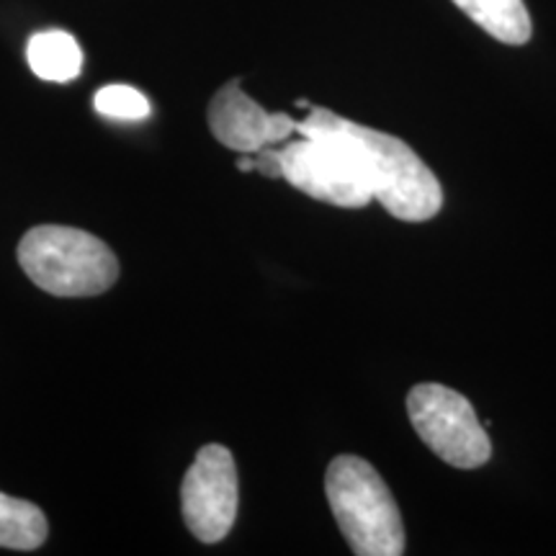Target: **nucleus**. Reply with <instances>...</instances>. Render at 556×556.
<instances>
[{"instance_id":"f03ea898","label":"nucleus","mask_w":556,"mask_h":556,"mask_svg":"<svg viewBox=\"0 0 556 556\" xmlns=\"http://www.w3.org/2000/svg\"><path fill=\"white\" fill-rule=\"evenodd\" d=\"M325 495L340 533L358 556H400L405 523L392 492L377 469L361 456L332 458L325 475Z\"/></svg>"},{"instance_id":"7ed1b4c3","label":"nucleus","mask_w":556,"mask_h":556,"mask_svg":"<svg viewBox=\"0 0 556 556\" xmlns=\"http://www.w3.org/2000/svg\"><path fill=\"white\" fill-rule=\"evenodd\" d=\"M18 263L41 291L54 296H96L119 278V261L106 242L62 225L29 229L18 242Z\"/></svg>"},{"instance_id":"f8f14e48","label":"nucleus","mask_w":556,"mask_h":556,"mask_svg":"<svg viewBox=\"0 0 556 556\" xmlns=\"http://www.w3.org/2000/svg\"><path fill=\"white\" fill-rule=\"evenodd\" d=\"M255 155V170L266 178H281V160H278V150L263 148Z\"/></svg>"},{"instance_id":"0eeeda50","label":"nucleus","mask_w":556,"mask_h":556,"mask_svg":"<svg viewBox=\"0 0 556 556\" xmlns=\"http://www.w3.org/2000/svg\"><path fill=\"white\" fill-rule=\"evenodd\" d=\"M206 119L217 142L250 155L276 142H287L291 135H296L299 124L289 114H268L240 88L238 78L214 93Z\"/></svg>"},{"instance_id":"9d476101","label":"nucleus","mask_w":556,"mask_h":556,"mask_svg":"<svg viewBox=\"0 0 556 556\" xmlns=\"http://www.w3.org/2000/svg\"><path fill=\"white\" fill-rule=\"evenodd\" d=\"M47 533H50V526L39 505L0 492V548L34 552L45 544Z\"/></svg>"},{"instance_id":"f257e3e1","label":"nucleus","mask_w":556,"mask_h":556,"mask_svg":"<svg viewBox=\"0 0 556 556\" xmlns=\"http://www.w3.org/2000/svg\"><path fill=\"white\" fill-rule=\"evenodd\" d=\"M296 135L328 137L356 157L371 197L402 222H428L443 206V189L420 155L387 131L348 122L336 111L309 106L307 119L296 124Z\"/></svg>"},{"instance_id":"1a4fd4ad","label":"nucleus","mask_w":556,"mask_h":556,"mask_svg":"<svg viewBox=\"0 0 556 556\" xmlns=\"http://www.w3.org/2000/svg\"><path fill=\"white\" fill-rule=\"evenodd\" d=\"M479 29L510 47H520L531 39L533 24L523 0H454Z\"/></svg>"},{"instance_id":"39448f33","label":"nucleus","mask_w":556,"mask_h":556,"mask_svg":"<svg viewBox=\"0 0 556 556\" xmlns=\"http://www.w3.org/2000/svg\"><path fill=\"white\" fill-rule=\"evenodd\" d=\"M281 178L325 204L361 208L371 204L364 170L343 144L328 137H302L278 150Z\"/></svg>"},{"instance_id":"6e6552de","label":"nucleus","mask_w":556,"mask_h":556,"mask_svg":"<svg viewBox=\"0 0 556 556\" xmlns=\"http://www.w3.org/2000/svg\"><path fill=\"white\" fill-rule=\"evenodd\" d=\"M31 73L47 83H70L83 70V50L73 34L50 29L34 34L26 45Z\"/></svg>"},{"instance_id":"20e7f679","label":"nucleus","mask_w":556,"mask_h":556,"mask_svg":"<svg viewBox=\"0 0 556 556\" xmlns=\"http://www.w3.org/2000/svg\"><path fill=\"white\" fill-rule=\"evenodd\" d=\"M407 415L422 443L456 469H479L490 462V435L471 407L456 389L433 384L413 387L407 394Z\"/></svg>"},{"instance_id":"ddd939ff","label":"nucleus","mask_w":556,"mask_h":556,"mask_svg":"<svg viewBox=\"0 0 556 556\" xmlns=\"http://www.w3.org/2000/svg\"><path fill=\"white\" fill-rule=\"evenodd\" d=\"M238 170H242V173L255 170V155L250 157V152H242V157H238Z\"/></svg>"},{"instance_id":"9b49d317","label":"nucleus","mask_w":556,"mask_h":556,"mask_svg":"<svg viewBox=\"0 0 556 556\" xmlns=\"http://www.w3.org/2000/svg\"><path fill=\"white\" fill-rule=\"evenodd\" d=\"M96 111L109 119L142 122L150 116V101L131 86H106L96 93Z\"/></svg>"},{"instance_id":"423d86ee","label":"nucleus","mask_w":556,"mask_h":556,"mask_svg":"<svg viewBox=\"0 0 556 556\" xmlns=\"http://www.w3.org/2000/svg\"><path fill=\"white\" fill-rule=\"evenodd\" d=\"M238 467L229 448L208 443L199 448L180 484V510L201 544H219L238 518Z\"/></svg>"}]
</instances>
